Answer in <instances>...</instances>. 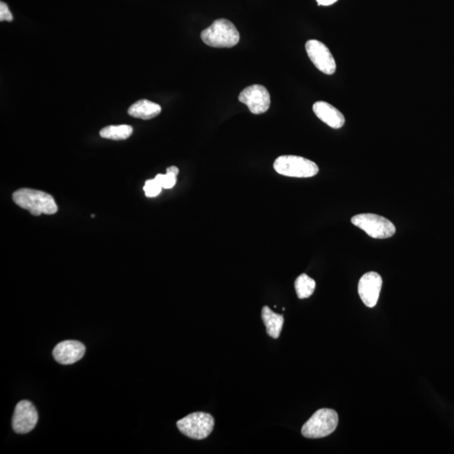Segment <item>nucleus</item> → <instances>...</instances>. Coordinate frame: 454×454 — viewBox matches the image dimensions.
Segmentation results:
<instances>
[{"instance_id": "f257e3e1", "label": "nucleus", "mask_w": 454, "mask_h": 454, "mask_svg": "<svg viewBox=\"0 0 454 454\" xmlns=\"http://www.w3.org/2000/svg\"><path fill=\"white\" fill-rule=\"evenodd\" d=\"M13 201L22 209L27 210L35 217L42 214L53 215L58 210L54 198L43 191L21 189L12 195Z\"/></svg>"}, {"instance_id": "f03ea898", "label": "nucleus", "mask_w": 454, "mask_h": 454, "mask_svg": "<svg viewBox=\"0 0 454 454\" xmlns=\"http://www.w3.org/2000/svg\"><path fill=\"white\" fill-rule=\"evenodd\" d=\"M201 39L207 46L230 49L240 41V34L234 24L228 19H219L202 31Z\"/></svg>"}, {"instance_id": "7ed1b4c3", "label": "nucleus", "mask_w": 454, "mask_h": 454, "mask_svg": "<svg viewBox=\"0 0 454 454\" xmlns=\"http://www.w3.org/2000/svg\"><path fill=\"white\" fill-rule=\"evenodd\" d=\"M338 424V415L332 409H320L305 422L301 429L302 435L306 438L328 437L335 431Z\"/></svg>"}, {"instance_id": "20e7f679", "label": "nucleus", "mask_w": 454, "mask_h": 454, "mask_svg": "<svg viewBox=\"0 0 454 454\" xmlns=\"http://www.w3.org/2000/svg\"><path fill=\"white\" fill-rule=\"evenodd\" d=\"M274 170L283 176L312 178L319 172V168L308 158L286 155L278 157L274 163Z\"/></svg>"}, {"instance_id": "39448f33", "label": "nucleus", "mask_w": 454, "mask_h": 454, "mask_svg": "<svg viewBox=\"0 0 454 454\" xmlns=\"http://www.w3.org/2000/svg\"><path fill=\"white\" fill-rule=\"evenodd\" d=\"M351 221L369 237L376 239L389 238L396 232V226L392 221L376 214L357 215L352 218Z\"/></svg>"}, {"instance_id": "423d86ee", "label": "nucleus", "mask_w": 454, "mask_h": 454, "mask_svg": "<svg viewBox=\"0 0 454 454\" xmlns=\"http://www.w3.org/2000/svg\"><path fill=\"white\" fill-rule=\"evenodd\" d=\"M215 421L205 412L190 414L177 422V427L185 436L195 440L205 439L213 431Z\"/></svg>"}, {"instance_id": "0eeeda50", "label": "nucleus", "mask_w": 454, "mask_h": 454, "mask_svg": "<svg viewBox=\"0 0 454 454\" xmlns=\"http://www.w3.org/2000/svg\"><path fill=\"white\" fill-rule=\"evenodd\" d=\"M308 57L318 70L328 75L335 73L337 65L332 53L325 44L317 40H310L305 44Z\"/></svg>"}, {"instance_id": "6e6552de", "label": "nucleus", "mask_w": 454, "mask_h": 454, "mask_svg": "<svg viewBox=\"0 0 454 454\" xmlns=\"http://www.w3.org/2000/svg\"><path fill=\"white\" fill-rule=\"evenodd\" d=\"M238 99L248 106L251 112L255 115L265 113L269 109L271 103L268 90L260 85L246 87L239 95Z\"/></svg>"}, {"instance_id": "1a4fd4ad", "label": "nucleus", "mask_w": 454, "mask_h": 454, "mask_svg": "<svg viewBox=\"0 0 454 454\" xmlns=\"http://www.w3.org/2000/svg\"><path fill=\"white\" fill-rule=\"evenodd\" d=\"M38 421V413L33 403L22 401L15 406L12 428L18 434L33 431Z\"/></svg>"}, {"instance_id": "9d476101", "label": "nucleus", "mask_w": 454, "mask_h": 454, "mask_svg": "<svg viewBox=\"0 0 454 454\" xmlns=\"http://www.w3.org/2000/svg\"><path fill=\"white\" fill-rule=\"evenodd\" d=\"M383 280L376 272H369L362 276L358 283V294L367 308H373L377 305Z\"/></svg>"}, {"instance_id": "9b49d317", "label": "nucleus", "mask_w": 454, "mask_h": 454, "mask_svg": "<svg viewBox=\"0 0 454 454\" xmlns=\"http://www.w3.org/2000/svg\"><path fill=\"white\" fill-rule=\"evenodd\" d=\"M85 346L81 342L65 341L60 342L53 349L55 360L60 364L69 365L81 360L85 355Z\"/></svg>"}, {"instance_id": "f8f14e48", "label": "nucleus", "mask_w": 454, "mask_h": 454, "mask_svg": "<svg viewBox=\"0 0 454 454\" xmlns=\"http://www.w3.org/2000/svg\"><path fill=\"white\" fill-rule=\"evenodd\" d=\"M313 111L321 121L333 129H340L345 124L344 115L328 103L324 101L314 103Z\"/></svg>"}, {"instance_id": "ddd939ff", "label": "nucleus", "mask_w": 454, "mask_h": 454, "mask_svg": "<svg viewBox=\"0 0 454 454\" xmlns=\"http://www.w3.org/2000/svg\"><path fill=\"white\" fill-rule=\"evenodd\" d=\"M161 106L146 99H142L131 105L128 109L131 117L142 119H151L161 113Z\"/></svg>"}, {"instance_id": "4468645a", "label": "nucleus", "mask_w": 454, "mask_h": 454, "mask_svg": "<svg viewBox=\"0 0 454 454\" xmlns=\"http://www.w3.org/2000/svg\"><path fill=\"white\" fill-rule=\"evenodd\" d=\"M262 319L266 326V332L269 336L277 339L280 336L284 317L282 314L274 313L269 306H264L262 310Z\"/></svg>"}, {"instance_id": "2eb2a0df", "label": "nucleus", "mask_w": 454, "mask_h": 454, "mask_svg": "<svg viewBox=\"0 0 454 454\" xmlns=\"http://www.w3.org/2000/svg\"><path fill=\"white\" fill-rule=\"evenodd\" d=\"M133 133V128L128 125L109 126L101 131L99 135L105 139L110 140H126Z\"/></svg>"}, {"instance_id": "dca6fc26", "label": "nucleus", "mask_w": 454, "mask_h": 454, "mask_svg": "<svg viewBox=\"0 0 454 454\" xmlns=\"http://www.w3.org/2000/svg\"><path fill=\"white\" fill-rule=\"evenodd\" d=\"M294 288H296L298 298L303 300V299L312 296L316 289V281L309 277L308 274H303L294 282Z\"/></svg>"}, {"instance_id": "f3484780", "label": "nucleus", "mask_w": 454, "mask_h": 454, "mask_svg": "<svg viewBox=\"0 0 454 454\" xmlns=\"http://www.w3.org/2000/svg\"><path fill=\"white\" fill-rule=\"evenodd\" d=\"M177 174L167 171L166 174H158L156 178L157 181L162 187V189L169 190L176 185Z\"/></svg>"}, {"instance_id": "a211bd4d", "label": "nucleus", "mask_w": 454, "mask_h": 454, "mask_svg": "<svg viewBox=\"0 0 454 454\" xmlns=\"http://www.w3.org/2000/svg\"><path fill=\"white\" fill-rule=\"evenodd\" d=\"M162 187L157 181L156 178L149 179L146 182L144 190L146 196L149 198L156 197L161 193Z\"/></svg>"}, {"instance_id": "6ab92c4d", "label": "nucleus", "mask_w": 454, "mask_h": 454, "mask_svg": "<svg viewBox=\"0 0 454 454\" xmlns=\"http://www.w3.org/2000/svg\"><path fill=\"white\" fill-rule=\"evenodd\" d=\"M13 15H12L7 3L5 2H0V22H13Z\"/></svg>"}, {"instance_id": "aec40b11", "label": "nucleus", "mask_w": 454, "mask_h": 454, "mask_svg": "<svg viewBox=\"0 0 454 454\" xmlns=\"http://www.w3.org/2000/svg\"><path fill=\"white\" fill-rule=\"evenodd\" d=\"M318 6H328L333 5L337 0H317Z\"/></svg>"}]
</instances>
